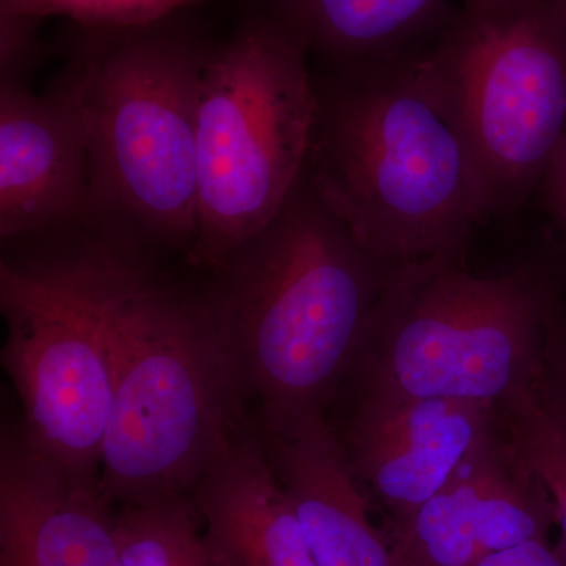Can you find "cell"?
Masks as SVG:
<instances>
[{
    "label": "cell",
    "instance_id": "cell-15",
    "mask_svg": "<svg viewBox=\"0 0 566 566\" xmlns=\"http://www.w3.org/2000/svg\"><path fill=\"white\" fill-rule=\"evenodd\" d=\"M326 69L428 46L444 29L449 0H259Z\"/></svg>",
    "mask_w": 566,
    "mask_h": 566
},
{
    "label": "cell",
    "instance_id": "cell-12",
    "mask_svg": "<svg viewBox=\"0 0 566 566\" xmlns=\"http://www.w3.org/2000/svg\"><path fill=\"white\" fill-rule=\"evenodd\" d=\"M0 566H120L117 506L62 471L24 424L0 439Z\"/></svg>",
    "mask_w": 566,
    "mask_h": 566
},
{
    "label": "cell",
    "instance_id": "cell-11",
    "mask_svg": "<svg viewBox=\"0 0 566 566\" xmlns=\"http://www.w3.org/2000/svg\"><path fill=\"white\" fill-rule=\"evenodd\" d=\"M43 95L0 81V238L84 227L91 166L84 123L65 82Z\"/></svg>",
    "mask_w": 566,
    "mask_h": 566
},
{
    "label": "cell",
    "instance_id": "cell-6",
    "mask_svg": "<svg viewBox=\"0 0 566 566\" xmlns=\"http://www.w3.org/2000/svg\"><path fill=\"white\" fill-rule=\"evenodd\" d=\"M308 59L285 25L256 9L208 50L197 107L193 266H222L303 180L316 117Z\"/></svg>",
    "mask_w": 566,
    "mask_h": 566
},
{
    "label": "cell",
    "instance_id": "cell-21",
    "mask_svg": "<svg viewBox=\"0 0 566 566\" xmlns=\"http://www.w3.org/2000/svg\"><path fill=\"white\" fill-rule=\"evenodd\" d=\"M536 192L542 200L543 210L566 238V133L558 142Z\"/></svg>",
    "mask_w": 566,
    "mask_h": 566
},
{
    "label": "cell",
    "instance_id": "cell-17",
    "mask_svg": "<svg viewBox=\"0 0 566 566\" xmlns=\"http://www.w3.org/2000/svg\"><path fill=\"white\" fill-rule=\"evenodd\" d=\"M120 566H211L191 495L117 506Z\"/></svg>",
    "mask_w": 566,
    "mask_h": 566
},
{
    "label": "cell",
    "instance_id": "cell-8",
    "mask_svg": "<svg viewBox=\"0 0 566 566\" xmlns=\"http://www.w3.org/2000/svg\"><path fill=\"white\" fill-rule=\"evenodd\" d=\"M0 312L2 367L25 433L66 474L102 485L114 389L80 238L2 259Z\"/></svg>",
    "mask_w": 566,
    "mask_h": 566
},
{
    "label": "cell",
    "instance_id": "cell-14",
    "mask_svg": "<svg viewBox=\"0 0 566 566\" xmlns=\"http://www.w3.org/2000/svg\"><path fill=\"white\" fill-rule=\"evenodd\" d=\"M191 499L211 566H318L252 422L230 434Z\"/></svg>",
    "mask_w": 566,
    "mask_h": 566
},
{
    "label": "cell",
    "instance_id": "cell-10",
    "mask_svg": "<svg viewBox=\"0 0 566 566\" xmlns=\"http://www.w3.org/2000/svg\"><path fill=\"white\" fill-rule=\"evenodd\" d=\"M499 405L453 398L371 400L349 398L335 430L365 493L374 494L403 531L486 436Z\"/></svg>",
    "mask_w": 566,
    "mask_h": 566
},
{
    "label": "cell",
    "instance_id": "cell-7",
    "mask_svg": "<svg viewBox=\"0 0 566 566\" xmlns=\"http://www.w3.org/2000/svg\"><path fill=\"white\" fill-rule=\"evenodd\" d=\"M419 65L491 214L520 210L566 133V25L553 0H461Z\"/></svg>",
    "mask_w": 566,
    "mask_h": 566
},
{
    "label": "cell",
    "instance_id": "cell-23",
    "mask_svg": "<svg viewBox=\"0 0 566 566\" xmlns=\"http://www.w3.org/2000/svg\"><path fill=\"white\" fill-rule=\"evenodd\" d=\"M554 7L562 22L566 25V0H553Z\"/></svg>",
    "mask_w": 566,
    "mask_h": 566
},
{
    "label": "cell",
    "instance_id": "cell-5",
    "mask_svg": "<svg viewBox=\"0 0 566 566\" xmlns=\"http://www.w3.org/2000/svg\"><path fill=\"white\" fill-rule=\"evenodd\" d=\"M465 248L387 275L340 392L499 405L543 375L551 318L566 290L553 260L475 275Z\"/></svg>",
    "mask_w": 566,
    "mask_h": 566
},
{
    "label": "cell",
    "instance_id": "cell-19",
    "mask_svg": "<svg viewBox=\"0 0 566 566\" xmlns=\"http://www.w3.org/2000/svg\"><path fill=\"white\" fill-rule=\"evenodd\" d=\"M43 21L33 14L0 11V81L28 84L44 57Z\"/></svg>",
    "mask_w": 566,
    "mask_h": 566
},
{
    "label": "cell",
    "instance_id": "cell-3",
    "mask_svg": "<svg viewBox=\"0 0 566 566\" xmlns=\"http://www.w3.org/2000/svg\"><path fill=\"white\" fill-rule=\"evenodd\" d=\"M419 51L314 74L305 175L379 262L468 248L491 216L468 147L424 84Z\"/></svg>",
    "mask_w": 566,
    "mask_h": 566
},
{
    "label": "cell",
    "instance_id": "cell-16",
    "mask_svg": "<svg viewBox=\"0 0 566 566\" xmlns=\"http://www.w3.org/2000/svg\"><path fill=\"white\" fill-rule=\"evenodd\" d=\"M499 412L553 497L562 534L558 545L566 554V406L542 375L501 401Z\"/></svg>",
    "mask_w": 566,
    "mask_h": 566
},
{
    "label": "cell",
    "instance_id": "cell-13",
    "mask_svg": "<svg viewBox=\"0 0 566 566\" xmlns=\"http://www.w3.org/2000/svg\"><path fill=\"white\" fill-rule=\"evenodd\" d=\"M260 436L316 565L397 566L392 542L371 524L367 493L327 416Z\"/></svg>",
    "mask_w": 566,
    "mask_h": 566
},
{
    "label": "cell",
    "instance_id": "cell-1",
    "mask_svg": "<svg viewBox=\"0 0 566 566\" xmlns=\"http://www.w3.org/2000/svg\"><path fill=\"white\" fill-rule=\"evenodd\" d=\"M394 268L322 202L307 175L207 292L230 387L260 433L327 416Z\"/></svg>",
    "mask_w": 566,
    "mask_h": 566
},
{
    "label": "cell",
    "instance_id": "cell-18",
    "mask_svg": "<svg viewBox=\"0 0 566 566\" xmlns=\"http://www.w3.org/2000/svg\"><path fill=\"white\" fill-rule=\"evenodd\" d=\"M208 0H0V11L63 17L81 28L123 29L166 20Z\"/></svg>",
    "mask_w": 566,
    "mask_h": 566
},
{
    "label": "cell",
    "instance_id": "cell-4",
    "mask_svg": "<svg viewBox=\"0 0 566 566\" xmlns=\"http://www.w3.org/2000/svg\"><path fill=\"white\" fill-rule=\"evenodd\" d=\"M65 82L91 166L85 227L191 259L197 107L208 44L181 13L123 29L74 24Z\"/></svg>",
    "mask_w": 566,
    "mask_h": 566
},
{
    "label": "cell",
    "instance_id": "cell-2",
    "mask_svg": "<svg viewBox=\"0 0 566 566\" xmlns=\"http://www.w3.org/2000/svg\"><path fill=\"white\" fill-rule=\"evenodd\" d=\"M81 248L112 371L102 485L115 506L191 495L248 422L207 293L182 290L145 245L85 227Z\"/></svg>",
    "mask_w": 566,
    "mask_h": 566
},
{
    "label": "cell",
    "instance_id": "cell-22",
    "mask_svg": "<svg viewBox=\"0 0 566 566\" xmlns=\"http://www.w3.org/2000/svg\"><path fill=\"white\" fill-rule=\"evenodd\" d=\"M472 566H566V554L558 543L553 546L549 539H535L499 551Z\"/></svg>",
    "mask_w": 566,
    "mask_h": 566
},
{
    "label": "cell",
    "instance_id": "cell-20",
    "mask_svg": "<svg viewBox=\"0 0 566 566\" xmlns=\"http://www.w3.org/2000/svg\"><path fill=\"white\" fill-rule=\"evenodd\" d=\"M543 378L558 400L566 406V290L558 301L547 331Z\"/></svg>",
    "mask_w": 566,
    "mask_h": 566
},
{
    "label": "cell",
    "instance_id": "cell-9",
    "mask_svg": "<svg viewBox=\"0 0 566 566\" xmlns=\"http://www.w3.org/2000/svg\"><path fill=\"white\" fill-rule=\"evenodd\" d=\"M556 526V505L545 482L501 419L392 536L395 564L472 566L499 551L549 539Z\"/></svg>",
    "mask_w": 566,
    "mask_h": 566
}]
</instances>
